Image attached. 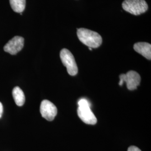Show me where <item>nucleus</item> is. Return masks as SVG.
<instances>
[{
    "instance_id": "5",
    "label": "nucleus",
    "mask_w": 151,
    "mask_h": 151,
    "mask_svg": "<svg viewBox=\"0 0 151 151\" xmlns=\"http://www.w3.org/2000/svg\"><path fill=\"white\" fill-rule=\"evenodd\" d=\"M119 85L122 86L124 82H125L128 89L131 91L137 89V87L140 85V75L134 70H130L126 74H122L119 76Z\"/></svg>"
},
{
    "instance_id": "13",
    "label": "nucleus",
    "mask_w": 151,
    "mask_h": 151,
    "mask_svg": "<svg viewBox=\"0 0 151 151\" xmlns=\"http://www.w3.org/2000/svg\"><path fill=\"white\" fill-rule=\"evenodd\" d=\"M89 49H90V50H92L91 48H89Z\"/></svg>"
},
{
    "instance_id": "8",
    "label": "nucleus",
    "mask_w": 151,
    "mask_h": 151,
    "mask_svg": "<svg viewBox=\"0 0 151 151\" xmlns=\"http://www.w3.org/2000/svg\"><path fill=\"white\" fill-rule=\"evenodd\" d=\"M134 49L147 60H151V44L146 42L137 43L134 45Z\"/></svg>"
},
{
    "instance_id": "9",
    "label": "nucleus",
    "mask_w": 151,
    "mask_h": 151,
    "mask_svg": "<svg viewBox=\"0 0 151 151\" xmlns=\"http://www.w3.org/2000/svg\"><path fill=\"white\" fill-rule=\"evenodd\" d=\"M12 96L16 105L19 106L24 105L25 101L24 93L19 87L16 86L12 90Z\"/></svg>"
},
{
    "instance_id": "12",
    "label": "nucleus",
    "mask_w": 151,
    "mask_h": 151,
    "mask_svg": "<svg viewBox=\"0 0 151 151\" xmlns=\"http://www.w3.org/2000/svg\"><path fill=\"white\" fill-rule=\"evenodd\" d=\"M3 111H4V108H3V105L2 104V103L0 102V118L2 116V115L3 113Z\"/></svg>"
},
{
    "instance_id": "1",
    "label": "nucleus",
    "mask_w": 151,
    "mask_h": 151,
    "mask_svg": "<svg viewBox=\"0 0 151 151\" xmlns=\"http://www.w3.org/2000/svg\"><path fill=\"white\" fill-rule=\"evenodd\" d=\"M77 35L81 42L88 48H96L99 47L103 42L102 37L99 34L85 28L78 29Z\"/></svg>"
},
{
    "instance_id": "11",
    "label": "nucleus",
    "mask_w": 151,
    "mask_h": 151,
    "mask_svg": "<svg viewBox=\"0 0 151 151\" xmlns=\"http://www.w3.org/2000/svg\"><path fill=\"white\" fill-rule=\"evenodd\" d=\"M128 151H142L140 150L139 148H138L137 147L135 146H130L128 149Z\"/></svg>"
},
{
    "instance_id": "6",
    "label": "nucleus",
    "mask_w": 151,
    "mask_h": 151,
    "mask_svg": "<svg viewBox=\"0 0 151 151\" xmlns=\"http://www.w3.org/2000/svg\"><path fill=\"white\" fill-rule=\"evenodd\" d=\"M40 111L43 118L48 121H52L57 114V109L54 104L44 100L40 104Z\"/></svg>"
},
{
    "instance_id": "7",
    "label": "nucleus",
    "mask_w": 151,
    "mask_h": 151,
    "mask_svg": "<svg viewBox=\"0 0 151 151\" xmlns=\"http://www.w3.org/2000/svg\"><path fill=\"white\" fill-rule=\"evenodd\" d=\"M24 39L20 36H15L6 44L4 49L6 52L11 55H15L22 50L24 47Z\"/></svg>"
},
{
    "instance_id": "4",
    "label": "nucleus",
    "mask_w": 151,
    "mask_h": 151,
    "mask_svg": "<svg viewBox=\"0 0 151 151\" xmlns=\"http://www.w3.org/2000/svg\"><path fill=\"white\" fill-rule=\"evenodd\" d=\"M60 60L63 65L67 68L68 73L70 76H76L78 73V67L73 54L67 49L61 50L60 53Z\"/></svg>"
},
{
    "instance_id": "10",
    "label": "nucleus",
    "mask_w": 151,
    "mask_h": 151,
    "mask_svg": "<svg viewBox=\"0 0 151 151\" xmlns=\"http://www.w3.org/2000/svg\"><path fill=\"white\" fill-rule=\"evenodd\" d=\"M10 4L13 11L20 14L25 10L26 0H10Z\"/></svg>"
},
{
    "instance_id": "3",
    "label": "nucleus",
    "mask_w": 151,
    "mask_h": 151,
    "mask_svg": "<svg viewBox=\"0 0 151 151\" xmlns=\"http://www.w3.org/2000/svg\"><path fill=\"white\" fill-rule=\"evenodd\" d=\"M123 9L131 14L139 15L147 11L148 6L145 0H124Z\"/></svg>"
},
{
    "instance_id": "2",
    "label": "nucleus",
    "mask_w": 151,
    "mask_h": 151,
    "mask_svg": "<svg viewBox=\"0 0 151 151\" xmlns=\"http://www.w3.org/2000/svg\"><path fill=\"white\" fill-rule=\"evenodd\" d=\"M77 114L79 118L85 123L95 125L97 123V119L92 113L90 108V104L85 99H82L78 103Z\"/></svg>"
}]
</instances>
